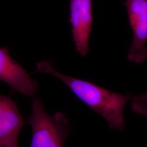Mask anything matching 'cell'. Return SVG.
Segmentation results:
<instances>
[{
    "mask_svg": "<svg viewBox=\"0 0 147 147\" xmlns=\"http://www.w3.org/2000/svg\"><path fill=\"white\" fill-rule=\"evenodd\" d=\"M36 65L38 71L61 80L80 100L104 118L111 129L119 131L125 129L124 110L126 102L131 100L130 95L118 94L89 81L65 75L47 61L38 62Z\"/></svg>",
    "mask_w": 147,
    "mask_h": 147,
    "instance_id": "1",
    "label": "cell"
},
{
    "mask_svg": "<svg viewBox=\"0 0 147 147\" xmlns=\"http://www.w3.org/2000/svg\"><path fill=\"white\" fill-rule=\"evenodd\" d=\"M32 129L30 147H64L71 132L68 118L62 112L50 115L42 100L32 98V112L28 119Z\"/></svg>",
    "mask_w": 147,
    "mask_h": 147,
    "instance_id": "2",
    "label": "cell"
},
{
    "mask_svg": "<svg viewBox=\"0 0 147 147\" xmlns=\"http://www.w3.org/2000/svg\"><path fill=\"white\" fill-rule=\"evenodd\" d=\"M133 39L127 58L141 64L147 58V0H125Z\"/></svg>",
    "mask_w": 147,
    "mask_h": 147,
    "instance_id": "3",
    "label": "cell"
},
{
    "mask_svg": "<svg viewBox=\"0 0 147 147\" xmlns=\"http://www.w3.org/2000/svg\"><path fill=\"white\" fill-rule=\"evenodd\" d=\"M92 0L70 1V22L76 50L85 57L89 52V39L93 24Z\"/></svg>",
    "mask_w": 147,
    "mask_h": 147,
    "instance_id": "4",
    "label": "cell"
},
{
    "mask_svg": "<svg viewBox=\"0 0 147 147\" xmlns=\"http://www.w3.org/2000/svg\"><path fill=\"white\" fill-rule=\"evenodd\" d=\"M0 81L9 86L16 92L35 97L37 82L21 65L11 58L8 50L0 47Z\"/></svg>",
    "mask_w": 147,
    "mask_h": 147,
    "instance_id": "5",
    "label": "cell"
},
{
    "mask_svg": "<svg viewBox=\"0 0 147 147\" xmlns=\"http://www.w3.org/2000/svg\"><path fill=\"white\" fill-rule=\"evenodd\" d=\"M25 124L15 101L0 94V146L18 144V138Z\"/></svg>",
    "mask_w": 147,
    "mask_h": 147,
    "instance_id": "6",
    "label": "cell"
},
{
    "mask_svg": "<svg viewBox=\"0 0 147 147\" xmlns=\"http://www.w3.org/2000/svg\"><path fill=\"white\" fill-rule=\"evenodd\" d=\"M132 111L137 114L147 117V92L131 99Z\"/></svg>",
    "mask_w": 147,
    "mask_h": 147,
    "instance_id": "7",
    "label": "cell"
},
{
    "mask_svg": "<svg viewBox=\"0 0 147 147\" xmlns=\"http://www.w3.org/2000/svg\"><path fill=\"white\" fill-rule=\"evenodd\" d=\"M0 147H19L18 144L8 145V146H0Z\"/></svg>",
    "mask_w": 147,
    "mask_h": 147,
    "instance_id": "8",
    "label": "cell"
}]
</instances>
